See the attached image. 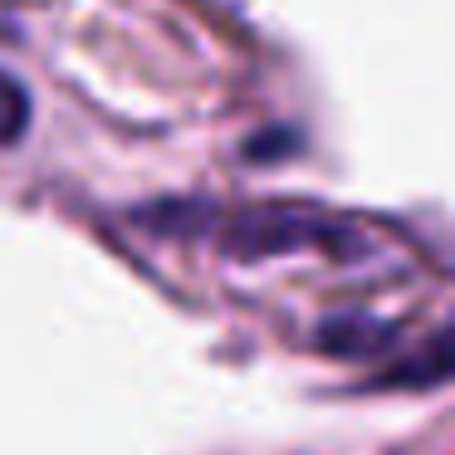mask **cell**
Returning <instances> with one entry per match:
<instances>
[{"label":"cell","instance_id":"cell-1","mask_svg":"<svg viewBox=\"0 0 455 455\" xmlns=\"http://www.w3.org/2000/svg\"><path fill=\"white\" fill-rule=\"evenodd\" d=\"M25 113H30V99L15 89L5 74H0V142H15L25 128Z\"/></svg>","mask_w":455,"mask_h":455}]
</instances>
